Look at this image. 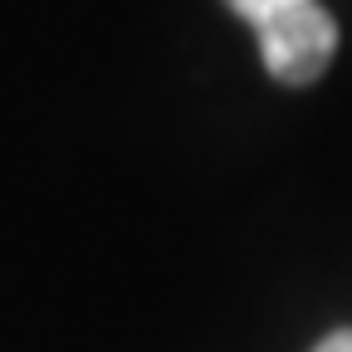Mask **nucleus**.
<instances>
[{
	"label": "nucleus",
	"instance_id": "7ed1b4c3",
	"mask_svg": "<svg viewBox=\"0 0 352 352\" xmlns=\"http://www.w3.org/2000/svg\"><path fill=\"white\" fill-rule=\"evenodd\" d=\"M314 352H352V328H338V333H328Z\"/></svg>",
	"mask_w": 352,
	"mask_h": 352
},
{
	"label": "nucleus",
	"instance_id": "f03ea898",
	"mask_svg": "<svg viewBox=\"0 0 352 352\" xmlns=\"http://www.w3.org/2000/svg\"><path fill=\"white\" fill-rule=\"evenodd\" d=\"M226 6H230L240 20H250V25H264L270 15H284V10H294V6H308V0H226Z\"/></svg>",
	"mask_w": 352,
	"mask_h": 352
},
{
	"label": "nucleus",
	"instance_id": "f257e3e1",
	"mask_svg": "<svg viewBox=\"0 0 352 352\" xmlns=\"http://www.w3.org/2000/svg\"><path fill=\"white\" fill-rule=\"evenodd\" d=\"M259 34V59L270 69V78L279 83H314L323 78V69L333 64L338 50V20L308 0V6H294L284 15H270L264 25H254Z\"/></svg>",
	"mask_w": 352,
	"mask_h": 352
}]
</instances>
